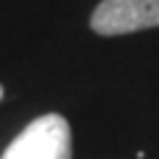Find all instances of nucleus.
<instances>
[{"instance_id": "1", "label": "nucleus", "mask_w": 159, "mask_h": 159, "mask_svg": "<svg viewBox=\"0 0 159 159\" xmlns=\"http://www.w3.org/2000/svg\"><path fill=\"white\" fill-rule=\"evenodd\" d=\"M0 159H72V127L61 114L29 122Z\"/></svg>"}, {"instance_id": "2", "label": "nucleus", "mask_w": 159, "mask_h": 159, "mask_svg": "<svg viewBox=\"0 0 159 159\" xmlns=\"http://www.w3.org/2000/svg\"><path fill=\"white\" fill-rule=\"evenodd\" d=\"M148 27H159V0H103L90 16V29L106 37Z\"/></svg>"}, {"instance_id": "3", "label": "nucleus", "mask_w": 159, "mask_h": 159, "mask_svg": "<svg viewBox=\"0 0 159 159\" xmlns=\"http://www.w3.org/2000/svg\"><path fill=\"white\" fill-rule=\"evenodd\" d=\"M0 98H3V85H0Z\"/></svg>"}]
</instances>
